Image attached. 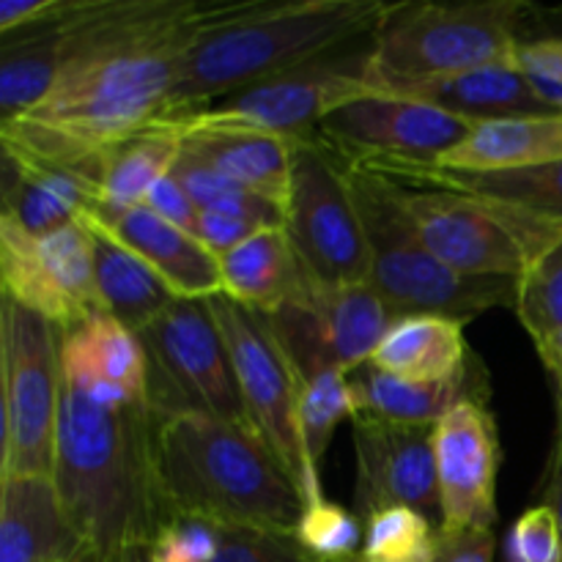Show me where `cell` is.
Here are the masks:
<instances>
[{"label":"cell","instance_id":"cell-28","mask_svg":"<svg viewBox=\"0 0 562 562\" xmlns=\"http://www.w3.org/2000/svg\"><path fill=\"white\" fill-rule=\"evenodd\" d=\"M464 322L434 313L398 316L384 333L382 344L371 355L368 366L412 382L450 379L470 366L475 351L464 335Z\"/></svg>","mask_w":562,"mask_h":562},{"label":"cell","instance_id":"cell-20","mask_svg":"<svg viewBox=\"0 0 562 562\" xmlns=\"http://www.w3.org/2000/svg\"><path fill=\"white\" fill-rule=\"evenodd\" d=\"M173 121H179L181 132H184V146L209 159L231 181L278 203L285 212V198H289L291 187V140L294 137L220 121L206 110Z\"/></svg>","mask_w":562,"mask_h":562},{"label":"cell","instance_id":"cell-47","mask_svg":"<svg viewBox=\"0 0 562 562\" xmlns=\"http://www.w3.org/2000/svg\"><path fill=\"white\" fill-rule=\"evenodd\" d=\"M69 562H108V560H104V558H102V554H97V552H93V549L82 547V549H80V552H77V554H75V558H71Z\"/></svg>","mask_w":562,"mask_h":562},{"label":"cell","instance_id":"cell-18","mask_svg":"<svg viewBox=\"0 0 562 562\" xmlns=\"http://www.w3.org/2000/svg\"><path fill=\"white\" fill-rule=\"evenodd\" d=\"M60 382L108 406L146 404L148 355L140 335L99 311L58 329Z\"/></svg>","mask_w":562,"mask_h":562},{"label":"cell","instance_id":"cell-16","mask_svg":"<svg viewBox=\"0 0 562 562\" xmlns=\"http://www.w3.org/2000/svg\"><path fill=\"white\" fill-rule=\"evenodd\" d=\"M355 434V514L362 521L387 508H415L439 527L434 426L379 420L357 415Z\"/></svg>","mask_w":562,"mask_h":562},{"label":"cell","instance_id":"cell-37","mask_svg":"<svg viewBox=\"0 0 562 562\" xmlns=\"http://www.w3.org/2000/svg\"><path fill=\"white\" fill-rule=\"evenodd\" d=\"M212 562H322L305 552L294 536L285 532L223 527L217 558Z\"/></svg>","mask_w":562,"mask_h":562},{"label":"cell","instance_id":"cell-4","mask_svg":"<svg viewBox=\"0 0 562 562\" xmlns=\"http://www.w3.org/2000/svg\"><path fill=\"white\" fill-rule=\"evenodd\" d=\"M159 486L170 514L294 536L305 494L250 423L209 415L159 420Z\"/></svg>","mask_w":562,"mask_h":562},{"label":"cell","instance_id":"cell-44","mask_svg":"<svg viewBox=\"0 0 562 562\" xmlns=\"http://www.w3.org/2000/svg\"><path fill=\"white\" fill-rule=\"evenodd\" d=\"M543 503L558 514L562 532V426H558V434H554L552 459H549L547 483H543Z\"/></svg>","mask_w":562,"mask_h":562},{"label":"cell","instance_id":"cell-5","mask_svg":"<svg viewBox=\"0 0 562 562\" xmlns=\"http://www.w3.org/2000/svg\"><path fill=\"white\" fill-rule=\"evenodd\" d=\"M349 170L371 250V289L395 316L434 313L470 324L494 307L516 311L519 280L477 278L445 263L406 223L382 176Z\"/></svg>","mask_w":562,"mask_h":562},{"label":"cell","instance_id":"cell-9","mask_svg":"<svg viewBox=\"0 0 562 562\" xmlns=\"http://www.w3.org/2000/svg\"><path fill=\"white\" fill-rule=\"evenodd\" d=\"M5 477H53L60 415L58 327L3 296L0 305Z\"/></svg>","mask_w":562,"mask_h":562},{"label":"cell","instance_id":"cell-2","mask_svg":"<svg viewBox=\"0 0 562 562\" xmlns=\"http://www.w3.org/2000/svg\"><path fill=\"white\" fill-rule=\"evenodd\" d=\"M159 412L108 406L60 382L53 483L80 541L104 560L126 547H151L170 521L159 486Z\"/></svg>","mask_w":562,"mask_h":562},{"label":"cell","instance_id":"cell-24","mask_svg":"<svg viewBox=\"0 0 562 562\" xmlns=\"http://www.w3.org/2000/svg\"><path fill=\"white\" fill-rule=\"evenodd\" d=\"M355 168L373 170L398 184L470 192L562 223V159L538 168L499 170V173H453V170L434 168L431 162H368Z\"/></svg>","mask_w":562,"mask_h":562},{"label":"cell","instance_id":"cell-33","mask_svg":"<svg viewBox=\"0 0 562 562\" xmlns=\"http://www.w3.org/2000/svg\"><path fill=\"white\" fill-rule=\"evenodd\" d=\"M366 525L357 562H434L439 549V527L415 508H387Z\"/></svg>","mask_w":562,"mask_h":562},{"label":"cell","instance_id":"cell-43","mask_svg":"<svg viewBox=\"0 0 562 562\" xmlns=\"http://www.w3.org/2000/svg\"><path fill=\"white\" fill-rule=\"evenodd\" d=\"M58 3L60 0H3L0 3V36L47 20L58 9Z\"/></svg>","mask_w":562,"mask_h":562},{"label":"cell","instance_id":"cell-26","mask_svg":"<svg viewBox=\"0 0 562 562\" xmlns=\"http://www.w3.org/2000/svg\"><path fill=\"white\" fill-rule=\"evenodd\" d=\"M562 159V110L481 121L470 135L431 162L453 173H499Z\"/></svg>","mask_w":562,"mask_h":562},{"label":"cell","instance_id":"cell-25","mask_svg":"<svg viewBox=\"0 0 562 562\" xmlns=\"http://www.w3.org/2000/svg\"><path fill=\"white\" fill-rule=\"evenodd\" d=\"M97 201L99 187L88 173L27 162L3 151V214L0 220H9L31 234H47L93 212Z\"/></svg>","mask_w":562,"mask_h":562},{"label":"cell","instance_id":"cell-8","mask_svg":"<svg viewBox=\"0 0 562 562\" xmlns=\"http://www.w3.org/2000/svg\"><path fill=\"white\" fill-rule=\"evenodd\" d=\"M285 234L313 280L327 285H371V250L349 162L316 135L291 140V187Z\"/></svg>","mask_w":562,"mask_h":562},{"label":"cell","instance_id":"cell-48","mask_svg":"<svg viewBox=\"0 0 562 562\" xmlns=\"http://www.w3.org/2000/svg\"><path fill=\"white\" fill-rule=\"evenodd\" d=\"M554 390H558V395H554V401H558V426H562V387Z\"/></svg>","mask_w":562,"mask_h":562},{"label":"cell","instance_id":"cell-13","mask_svg":"<svg viewBox=\"0 0 562 562\" xmlns=\"http://www.w3.org/2000/svg\"><path fill=\"white\" fill-rule=\"evenodd\" d=\"M368 93H376L373 36L234 93L212 104L206 113L231 124L256 126L283 137H302L311 135L335 110Z\"/></svg>","mask_w":562,"mask_h":562},{"label":"cell","instance_id":"cell-34","mask_svg":"<svg viewBox=\"0 0 562 562\" xmlns=\"http://www.w3.org/2000/svg\"><path fill=\"white\" fill-rule=\"evenodd\" d=\"M294 538L311 558L322 562H357L366 525L355 510L322 497L305 505Z\"/></svg>","mask_w":562,"mask_h":562},{"label":"cell","instance_id":"cell-15","mask_svg":"<svg viewBox=\"0 0 562 562\" xmlns=\"http://www.w3.org/2000/svg\"><path fill=\"white\" fill-rule=\"evenodd\" d=\"M472 126L434 104L376 91L335 110L311 135L349 165L437 162Z\"/></svg>","mask_w":562,"mask_h":562},{"label":"cell","instance_id":"cell-46","mask_svg":"<svg viewBox=\"0 0 562 562\" xmlns=\"http://www.w3.org/2000/svg\"><path fill=\"white\" fill-rule=\"evenodd\" d=\"M108 562H154L151 547H143V543H137V547H126L121 549L119 554H113V558H108Z\"/></svg>","mask_w":562,"mask_h":562},{"label":"cell","instance_id":"cell-19","mask_svg":"<svg viewBox=\"0 0 562 562\" xmlns=\"http://www.w3.org/2000/svg\"><path fill=\"white\" fill-rule=\"evenodd\" d=\"M82 217L97 223L104 234L148 263L179 300H209L223 294L220 258L209 252L195 236L159 217L146 203L121 212L82 214Z\"/></svg>","mask_w":562,"mask_h":562},{"label":"cell","instance_id":"cell-32","mask_svg":"<svg viewBox=\"0 0 562 562\" xmlns=\"http://www.w3.org/2000/svg\"><path fill=\"white\" fill-rule=\"evenodd\" d=\"M357 404L351 373L340 368H318L300 376V428L311 464H322L335 431L344 420H355Z\"/></svg>","mask_w":562,"mask_h":562},{"label":"cell","instance_id":"cell-27","mask_svg":"<svg viewBox=\"0 0 562 562\" xmlns=\"http://www.w3.org/2000/svg\"><path fill=\"white\" fill-rule=\"evenodd\" d=\"M181 146L184 132L173 119H159L110 143L99 157V201L88 214L143 206L154 184L173 170Z\"/></svg>","mask_w":562,"mask_h":562},{"label":"cell","instance_id":"cell-10","mask_svg":"<svg viewBox=\"0 0 562 562\" xmlns=\"http://www.w3.org/2000/svg\"><path fill=\"white\" fill-rule=\"evenodd\" d=\"M217 327L228 344L247 423L269 442L305 494V505L324 497L300 428V376L261 311L225 294L209 296Z\"/></svg>","mask_w":562,"mask_h":562},{"label":"cell","instance_id":"cell-1","mask_svg":"<svg viewBox=\"0 0 562 562\" xmlns=\"http://www.w3.org/2000/svg\"><path fill=\"white\" fill-rule=\"evenodd\" d=\"M212 5L93 0L64 11V66L38 108L0 121L3 151L88 173L110 143L165 119L179 58Z\"/></svg>","mask_w":562,"mask_h":562},{"label":"cell","instance_id":"cell-12","mask_svg":"<svg viewBox=\"0 0 562 562\" xmlns=\"http://www.w3.org/2000/svg\"><path fill=\"white\" fill-rule=\"evenodd\" d=\"M263 316L296 376L318 368L360 371L398 318L371 285H327L311 274L285 305Z\"/></svg>","mask_w":562,"mask_h":562},{"label":"cell","instance_id":"cell-40","mask_svg":"<svg viewBox=\"0 0 562 562\" xmlns=\"http://www.w3.org/2000/svg\"><path fill=\"white\" fill-rule=\"evenodd\" d=\"M261 228H267V225H258L245 217H234V214L201 212V209H198V220H195V231H192V236H195L209 252L223 258L225 252L239 247L241 241L250 239V236Z\"/></svg>","mask_w":562,"mask_h":562},{"label":"cell","instance_id":"cell-14","mask_svg":"<svg viewBox=\"0 0 562 562\" xmlns=\"http://www.w3.org/2000/svg\"><path fill=\"white\" fill-rule=\"evenodd\" d=\"M0 280L3 296L69 329L104 311L93 274V239L86 220L31 234L0 220Z\"/></svg>","mask_w":562,"mask_h":562},{"label":"cell","instance_id":"cell-29","mask_svg":"<svg viewBox=\"0 0 562 562\" xmlns=\"http://www.w3.org/2000/svg\"><path fill=\"white\" fill-rule=\"evenodd\" d=\"M223 294L252 311L272 313L291 300L307 280L285 225L261 228L220 258Z\"/></svg>","mask_w":562,"mask_h":562},{"label":"cell","instance_id":"cell-35","mask_svg":"<svg viewBox=\"0 0 562 562\" xmlns=\"http://www.w3.org/2000/svg\"><path fill=\"white\" fill-rule=\"evenodd\" d=\"M516 316L532 344H541L562 327V241L538 261L527 278L519 280Z\"/></svg>","mask_w":562,"mask_h":562},{"label":"cell","instance_id":"cell-36","mask_svg":"<svg viewBox=\"0 0 562 562\" xmlns=\"http://www.w3.org/2000/svg\"><path fill=\"white\" fill-rule=\"evenodd\" d=\"M223 527L198 516H170L151 543L154 562H212L217 558Z\"/></svg>","mask_w":562,"mask_h":562},{"label":"cell","instance_id":"cell-30","mask_svg":"<svg viewBox=\"0 0 562 562\" xmlns=\"http://www.w3.org/2000/svg\"><path fill=\"white\" fill-rule=\"evenodd\" d=\"M82 220L91 228L93 274H97V289L104 313L119 318L132 333H143L179 296L135 252L126 250L110 234H104L97 223H91L88 217Z\"/></svg>","mask_w":562,"mask_h":562},{"label":"cell","instance_id":"cell-3","mask_svg":"<svg viewBox=\"0 0 562 562\" xmlns=\"http://www.w3.org/2000/svg\"><path fill=\"white\" fill-rule=\"evenodd\" d=\"M382 0L212 5L179 58L165 119L201 113L234 93L376 33Z\"/></svg>","mask_w":562,"mask_h":562},{"label":"cell","instance_id":"cell-42","mask_svg":"<svg viewBox=\"0 0 562 562\" xmlns=\"http://www.w3.org/2000/svg\"><path fill=\"white\" fill-rule=\"evenodd\" d=\"M434 562H494L492 530H439V549Z\"/></svg>","mask_w":562,"mask_h":562},{"label":"cell","instance_id":"cell-45","mask_svg":"<svg viewBox=\"0 0 562 562\" xmlns=\"http://www.w3.org/2000/svg\"><path fill=\"white\" fill-rule=\"evenodd\" d=\"M538 355H541L543 366L552 373L554 387H562V327L554 329L549 338H543L541 344H536Z\"/></svg>","mask_w":562,"mask_h":562},{"label":"cell","instance_id":"cell-39","mask_svg":"<svg viewBox=\"0 0 562 562\" xmlns=\"http://www.w3.org/2000/svg\"><path fill=\"white\" fill-rule=\"evenodd\" d=\"M516 66L532 80L552 108L562 110V36L521 42Z\"/></svg>","mask_w":562,"mask_h":562},{"label":"cell","instance_id":"cell-22","mask_svg":"<svg viewBox=\"0 0 562 562\" xmlns=\"http://www.w3.org/2000/svg\"><path fill=\"white\" fill-rule=\"evenodd\" d=\"M82 547L53 477L0 481V562H69Z\"/></svg>","mask_w":562,"mask_h":562},{"label":"cell","instance_id":"cell-11","mask_svg":"<svg viewBox=\"0 0 562 562\" xmlns=\"http://www.w3.org/2000/svg\"><path fill=\"white\" fill-rule=\"evenodd\" d=\"M140 335L148 395L159 417L209 415L247 423L228 344L209 300H176Z\"/></svg>","mask_w":562,"mask_h":562},{"label":"cell","instance_id":"cell-31","mask_svg":"<svg viewBox=\"0 0 562 562\" xmlns=\"http://www.w3.org/2000/svg\"><path fill=\"white\" fill-rule=\"evenodd\" d=\"M170 176L184 187V192L192 198V203L201 212L234 214V217L252 220V223L267 225V228L285 225L283 206H278V203L267 201V198L256 195V192L245 190L241 184L231 181L228 176L220 173L209 159L192 151L190 146H181V154L176 159Z\"/></svg>","mask_w":562,"mask_h":562},{"label":"cell","instance_id":"cell-17","mask_svg":"<svg viewBox=\"0 0 562 562\" xmlns=\"http://www.w3.org/2000/svg\"><path fill=\"white\" fill-rule=\"evenodd\" d=\"M434 464L442 510L439 530H492L503 442L488 404L467 401L434 426Z\"/></svg>","mask_w":562,"mask_h":562},{"label":"cell","instance_id":"cell-21","mask_svg":"<svg viewBox=\"0 0 562 562\" xmlns=\"http://www.w3.org/2000/svg\"><path fill=\"white\" fill-rule=\"evenodd\" d=\"M357 415H371L379 420L409 423V426H437L448 412L467 401L488 404V373L481 357H472L470 366L450 379L437 382H412L390 376L371 366L351 373Z\"/></svg>","mask_w":562,"mask_h":562},{"label":"cell","instance_id":"cell-6","mask_svg":"<svg viewBox=\"0 0 562 562\" xmlns=\"http://www.w3.org/2000/svg\"><path fill=\"white\" fill-rule=\"evenodd\" d=\"M525 5L494 3H390L373 33L376 91L516 64Z\"/></svg>","mask_w":562,"mask_h":562},{"label":"cell","instance_id":"cell-38","mask_svg":"<svg viewBox=\"0 0 562 562\" xmlns=\"http://www.w3.org/2000/svg\"><path fill=\"white\" fill-rule=\"evenodd\" d=\"M508 562H562V532L558 514L547 503L525 510L505 541Z\"/></svg>","mask_w":562,"mask_h":562},{"label":"cell","instance_id":"cell-7","mask_svg":"<svg viewBox=\"0 0 562 562\" xmlns=\"http://www.w3.org/2000/svg\"><path fill=\"white\" fill-rule=\"evenodd\" d=\"M384 181L428 250L464 274L521 280L562 241V223L525 209L442 187Z\"/></svg>","mask_w":562,"mask_h":562},{"label":"cell","instance_id":"cell-23","mask_svg":"<svg viewBox=\"0 0 562 562\" xmlns=\"http://www.w3.org/2000/svg\"><path fill=\"white\" fill-rule=\"evenodd\" d=\"M382 93L434 104V108L448 110V113L472 121V124L558 110L541 97V91L532 86L530 77L516 64L486 66V69L437 77V80L401 86Z\"/></svg>","mask_w":562,"mask_h":562},{"label":"cell","instance_id":"cell-41","mask_svg":"<svg viewBox=\"0 0 562 562\" xmlns=\"http://www.w3.org/2000/svg\"><path fill=\"white\" fill-rule=\"evenodd\" d=\"M146 206L154 209L159 217H165L168 223L179 225L181 231L192 234L195 231V220H198V206L192 203V198L187 195L184 187L173 179V176H165L162 181L154 184V190L148 192Z\"/></svg>","mask_w":562,"mask_h":562}]
</instances>
